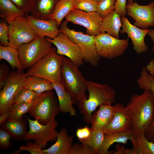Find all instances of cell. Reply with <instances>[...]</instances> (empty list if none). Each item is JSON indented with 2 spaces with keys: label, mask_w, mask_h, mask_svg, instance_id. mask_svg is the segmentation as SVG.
<instances>
[{
  "label": "cell",
  "mask_w": 154,
  "mask_h": 154,
  "mask_svg": "<svg viewBox=\"0 0 154 154\" xmlns=\"http://www.w3.org/2000/svg\"><path fill=\"white\" fill-rule=\"evenodd\" d=\"M97 2L94 0H76L74 9L87 12H96Z\"/></svg>",
  "instance_id": "obj_35"
},
{
  "label": "cell",
  "mask_w": 154,
  "mask_h": 154,
  "mask_svg": "<svg viewBox=\"0 0 154 154\" xmlns=\"http://www.w3.org/2000/svg\"><path fill=\"white\" fill-rule=\"evenodd\" d=\"M44 93H42L38 98L33 101L13 104L9 108L11 112V116L7 119H18L21 118L24 115L28 112L33 105L40 99Z\"/></svg>",
  "instance_id": "obj_30"
},
{
  "label": "cell",
  "mask_w": 154,
  "mask_h": 154,
  "mask_svg": "<svg viewBox=\"0 0 154 154\" xmlns=\"http://www.w3.org/2000/svg\"><path fill=\"white\" fill-rule=\"evenodd\" d=\"M52 47L50 52L29 68L23 77L33 76L44 79L52 83L61 82V69L63 56L58 54Z\"/></svg>",
  "instance_id": "obj_4"
},
{
  "label": "cell",
  "mask_w": 154,
  "mask_h": 154,
  "mask_svg": "<svg viewBox=\"0 0 154 154\" xmlns=\"http://www.w3.org/2000/svg\"><path fill=\"white\" fill-rule=\"evenodd\" d=\"M137 82L140 89L149 90L154 97V78L147 72L145 66L143 67Z\"/></svg>",
  "instance_id": "obj_32"
},
{
  "label": "cell",
  "mask_w": 154,
  "mask_h": 154,
  "mask_svg": "<svg viewBox=\"0 0 154 154\" xmlns=\"http://www.w3.org/2000/svg\"><path fill=\"white\" fill-rule=\"evenodd\" d=\"M111 104H104L99 106V109L91 116L90 123L92 129L102 130L111 121L114 109Z\"/></svg>",
  "instance_id": "obj_19"
},
{
  "label": "cell",
  "mask_w": 154,
  "mask_h": 154,
  "mask_svg": "<svg viewBox=\"0 0 154 154\" xmlns=\"http://www.w3.org/2000/svg\"><path fill=\"white\" fill-rule=\"evenodd\" d=\"M61 82L74 104H77L79 102L87 99V81L83 76L78 66L64 56L61 67Z\"/></svg>",
  "instance_id": "obj_3"
},
{
  "label": "cell",
  "mask_w": 154,
  "mask_h": 154,
  "mask_svg": "<svg viewBox=\"0 0 154 154\" xmlns=\"http://www.w3.org/2000/svg\"><path fill=\"white\" fill-rule=\"evenodd\" d=\"M42 94H38L31 90L24 88L17 93L13 101V104L33 101L40 97Z\"/></svg>",
  "instance_id": "obj_33"
},
{
  "label": "cell",
  "mask_w": 154,
  "mask_h": 154,
  "mask_svg": "<svg viewBox=\"0 0 154 154\" xmlns=\"http://www.w3.org/2000/svg\"><path fill=\"white\" fill-rule=\"evenodd\" d=\"M94 0L96 1H97V2H98V1H100V0Z\"/></svg>",
  "instance_id": "obj_49"
},
{
  "label": "cell",
  "mask_w": 154,
  "mask_h": 154,
  "mask_svg": "<svg viewBox=\"0 0 154 154\" xmlns=\"http://www.w3.org/2000/svg\"><path fill=\"white\" fill-rule=\"evenodd\" d=\"M60 0H33L31 15L39 19H49Z\"/></svg>",
  "instance_id": "obj_20"
},
{
  "label": "cell",
  "mask_w": 154,
  "mask_h": 154,
  "mask_svg": "<svg viewBox=\"0 0 154 154\" xmlns=\"http://www.w3.org/2000/svg\"><path fill=\"white\" fill-rule=\"evenodd\" d=\"M69 154H96L90 146L86 144L77 143L72 145Z\"/></svg>",
  "instance_id": "obj_37"
},
{
  "label": "cell",
  "mask_w": 154,
  "mask_h": 154,
  "mask_svg": "<svg viewBox=\"0 0 154 154\" xmlns=\"http://www.w3.org/2000/svg\"><path fill=\"white\" fill-rule=\"evenodd\" d=\"M27 15L10 0H0V16L8 23Z\"/></svg>",
  "instance_id": "obj_25"
},
{
  "label": "cell",
  "mask_w": 154,
  "mask_h": 154,
  "mask_svg": "<svg viewBox=\"0 0 154 154\" xmlns=\"http://www.w3.org/2000/svg\"><path fill=\"white\" fill-rule=\"evenodd\" d=\"M52 84L58 96L60 112L63 114L68 113L72 116H75L76 111L73 106L74 103L63 84L61 82Z\"/></svg>",
  "instance_id": "obj_23"
},
{
  "label": "cell",
  "mask_w": 154,
  "mask_h": 154,
  "mask_svg": "<svg viewBox=\"0 0 154 154\" xmlns=\"http://www.w3.org/2000/svg\"><path fill=\"white\" fill-rule=\"evenodd\" d=\"M25 116L28 120L29 130L24 135L23 141L33 140L42 149L46 148L48 142L56 141L58 133L56 128L58 123L56 119L47 124L42 125L36 120L30 119L26 115Z\"/></svg>",
  "instance_id": "obj_8"
},
{
  "label": "cell",
  "mask_w": 154,
  "mask_h": 154,
  "mask_svg": "<svg viewBox=\"0 0 154 154\" xmlns=\"http://www.w3.org/2000/svg\"><path fill=\"white\" fill-rule=\"evenodd\" d=\"M24 87L31 90L38 94L54 90L51 82L44 79L33 76L26 77Z\"/></svg>",
  "instance_id": "obj_27"
},
{
  "label": "cell",
  "mask_w": 154,
  "mask_h": 154,
  "mask_svg": "<svg viewBox=\"0 0 154 154\" xmlns=\"http://www.w3.org/2000/svg\"><path fill=\"white\" fill-rule=\"evenodd\" d=\"M27 119L23 117L18 119H7L0 124L1 127L9 133L14 141H20L27 131Z\"/></svg>",
  "instance_id": "obj_21"
},
{
  "label": "cell",
  "mask_w": 154,
  "mask_h": 154,
  "mask_svg": "<svg viewBox=\"0 0 154 154\" xmlns=\"http://www.w3.org/2000/svg\"><path fill=\"white\" fill-rule=\"evenodd\" d=\"M23 151H27L31 154H46L42 149L32 141L28 142L26 144L21 145L18 149L14 151L12 154H18Z\"/></svg>",
  "instance_id": "obj_36"
},
{
  "label": "cell",
  "mask_w": 154,
  "mask_h": 154,
  "mask_svg": "<svg viewBox=\"0 0 154 154\" xmlns=\"http://www.w3.org/2000/svg\"><path fill=\"white\" fill-rule=\"evenodd\" d=\"M68 22L66 20L61 23L59 26L60 31L66 35L72 41L78 45L84 61L92 66H97L101 57L96 50L94 41L95 36L70 29L67 26Z\"/></svg>",
  "instance_id": "obj_5"
},
{
  "label": "cell",
  "mask_w": 154,
  "mask_h": 154,
  "mask_svg": "<svg viewBox=\"0 0 154 154\" xmlns=\"http://www.w3.org/2000/svg\"><path fill=\"white\" fill-rule=\"evenodd\" d=\"M91 128L87 126L78 128L76 132V135L79 141L88 139L90 135Z\"/></svg>",
  "instance_id": "obj_43"
},
{
  "label": "cell",
  "mask_w": 154,
  "mask_h": 154,
  "mask_svg": "<svg viewBox=\"0 0 154 154\" xmlns=\"http://www.w3.org/2000/svg\"><path fill=\"white\" fill-rule=\"evenodd\" d=\"M122 28L120 33H126L128 38L131 40L133 49L138 54L144 53L148 50V47L145 42V38L149 29L139 28L131 24L128 19L125 17H121Z\"/></svg>",
  "instance_id": "obj_16"
},
{
  "label": "cell",
  "mask_w": 154,
  "mask_h": 154,
  "mask_svg": "<svg viewBox=\"0 0 154 154\" xmlns=\"http://www.w3.org/2000/svg\"><path fill=\"white\" fill-rule=\"evenodd\" d=\"M76 0H60L49 19L57 21L59 27L63 19L74 9Z\"/></svg>",
  "instance_id": "obj_29"
},
{
  "label": "cell",
  "mask_w": 154,
  "mask_h": 154,
  "mask_svg": "<svg viewBox=\"0 0 154 154\" xmlns=\"http://www.w3.org/2000/svg\"><path fill=\"white\" fill-rule=\"evenodd\" d=\"M127 0H116L114 10L121 17H125L126 14Z\"/></svg>",
  "instance_id": "obj_42"
},
{
  "label": "cell",
  "mask_w": 154,
  "mask_h": 154,
  "mask_svg": "<svg viewBox=\"0 0 154 154\" xmlns=\"http://www.w3.org/2000/svg\"><path fill=\"white\" fill-rule=\"evenodd\" d=\"M47 39L56 46L58 54L67 56L78 66L84 64L83 56L79 46L66 35L60 32L54 38Z\"/></svg>",
  "instance_id": "obj_14"
},
{
  "label": "cell",
  "mask_w": 154,
  "mask_h": 154,
  "mask_svg": "<svg viewBox=\"0 0 154 154\" xmlns=\"http://www.w3.org/2000/svg\"><path fill=\"white\" fill-rule=\"evenodd\" d=\"M60 112L58 98L52 90L44 92L40 99L31 107L28 113L39 123L45 125L55 120Z\"/></svg>",
  "instance_id": "obj_7"
},
{
  "label": "cell",
  "mask_w": 154,
  "mask_h": 154,
  "mask_svg": "<svg viewBox=\"0 0 154 154\" xmlns=\"http://www.w3.org/2000/svg\"><path fill=\"white\" fill-rule=\"evenodd\" d=\"M122 26L121 17L114 10L103 19L102 32H106L114 37L119 38V32Z\"/></svg>",
  "instance_id": "obj_24"
},
{
  "label": "cell",
  "mask_w": 154,
  "mask_h": 154,
  "mask_svg": "<svg viewBox=\"0 0 154 154\" xmlns=\"http://www.w3.org/2000/svg\"><path fill=\"white\" fill-rule=\"evenodd\" d=\"M24 73L17 70L10 72L0 92V115L9 109L17 93L24 88Z\"/></svg>",
  "instance_id": "obj_11"
},
{
  "label": "cell",
  "mask_w": 154,
  "mask_h": 154,
  "mask_svg": "<svg viewBox=\"0 0 154 154\" xmlns=\"http://www.w3.org/2000/svg\"><path fill=\"white\" fill-rule=\"evenodd\" d=\"M18 8L26 15L30 13L33 0H10Z\"/></svg>",
  "instance_id": "obj_39"
},
{
  "label": "cell",
  "mask_w": 154,
  "mask_h": 154,
  "mask_svg": "<svg viewBox=\"0 0 154 154\" xmlns=\"http://www.w3.org/2000/svg\"><path fill=\"white\" fill-rule=\"evenodd\" d=\"M29 24L39 37H55L60 32L57 21L55 20L38 19L28 14L26 15Z\"/></svg>",
  "instance_id": "obj_17"
},
{
  "label": "cell",
  "mask_w": 154,
  "mask_h": 154,
  "mask_svg": "<svg viewBox=\"0 0 154 154\" xmlns=\"http://www.w3.org/2000/svg\"><path fill=\"white\" fill-rule=\"evenodd\" d=\"M8 35L9 46L17 50L22 44L39 37L31 27L26 16L19 17L9 24Z\"/></svg>",
  "instance_id": "obj_10"
},
{
  "label": "cell",
  "mask_w": 154,
  "mask_h": 154,
  "mask_svg": "<svg viewBox=\"0 0 154 154\" xmlns=\"http://www.w3.org/2000/svg\"><path fill=\"white\" fill-rule=\"evenodd\" d=\"M65 18L69 22L85 27L87 35L96 36L102 32L103 19L96 12H87L74 9Z\"/></svg>",
  "instance_id": "obj_12"
},
{
  "label": "cell",
  "mask_w": 154,
  "mask_h": 154,
  "mask_svg": "<svg viewBox=\"0 0 154 154\" xmlns=\"http://www.w3.org/2000/svg\"><path fill=\"white\" fill-rule=\"evenodd\" d=\"M12 138L9 133L1 127L0 128V147L3 150H7L13 146V143L10 141Z\"/></svg>",
  "instance_id": "obj_38"
},
{
  "label": "cell",
  "mask_w": 154,
  "mask_h": 154,
  "mask_svg": "<svg viewBox=\"0 0 154 154\" xmlns=\"http://www.w3.org/2000/svg\"><path fill=\"white\" fill-rule=\"evenodd\" d=\"M116 0H100L97 2L96 12L104 19L114 10Z\"/></svg>",
  "instance_id": "obj_34"
},
{
  "label": "cell",
  "mask_w": 154,
  "mask_h": 154,
  "mask_svg": "<svg viewBox=\"0 0 154 154\" xmlns=\"http://www.w3.org/2000/svg\"><path fill=\"white\" fill-rule=\"evenodd\" d=\"M73 140V135L69 136L66 129L62 128L58 132L55 143L43 151L46 154H69Z\"/></svg>",
  "instance_id": "obj_18"
},
{
  "label": "cell",
  "mask_w": 154,
  "mask_h": 154,
  "mask_svg": "<svg viewBox=\"0 0 154 154\" xmlns=\"http://www.w3.org/2000/svg\"><path fill=\"white\" fill-rule=\"evenodd\" d=\"M113 106V117L110 123L102 129L104 133L110 134L132 130V120L125 106L119 103Z\"/></svg>",
  "instance_id": "obj_15"
},
{
  "label": "cell",
  "mask_w": 154,
  "mask_h": 154,
  "mask_svg": "<svg viewBox=\"0 0 154 154\" xmlns=\"http://www.w3.org/2000/svg\"><path fill=\"white\" fill-rule=\"evenodd\" d=\"M87 90L89 97L79 102L77 105L80 113L87 124H90L92 113L100 106L114 103L116 92L112 87L106 84L87 81Z\"/></svg>",
  "instance_id": "obj_2"
},
{
  "label": "cell",
  "mask_w": 154,
  "mask_h": 154,
  "mask_svg": "<svg viewBox=\"0 0 154 154\" xmlns=\"http://www.w3.org/2000/svg\"><path fill=\"white\" fill-rule=\"evenodd\" d=\"M0 42L1 45H9L8 35V26L3 21L0 23Z\"/></svg>",
  "instance_id": "obj_40"
},
{
  "label": "cell",
  "mask_w": 154,
  "mask_h": 154,
  "mask_svg": "<svg viewBox=\"0 0 154 154\" xmlns=\"http://www.w3.org/2000/svg\"><path fill=\"white\" fill-rule=\"evenodd\" d=\"M10 72L9 66L4 63L0 66V89L1 90L8 78Z\"/></svg>",
  "instance_id": "obj_41"
},
{
  "label": "cell",
  "mask_w": 154,
  "mask_h": 154,
  "mask_svg": "<svg viewBox=\"0 0 154 154\" xmlns=\"http://www.w3.org/2000/svg\"><path fill=\"white\" fill-rule=\"evenodd\" d=\"M127 14L135 20L134 25L142 29L154 26V1L142 5L133 2L126 5Z\"/></svg>",
  "instance_id": "obj_13"
},
{
  "label": "cell",
  "mask_w": 154,
  "mask_h": 154,
  "mask_svg": "<svg viewBox=\"0 0 154 154\" xmlns=\"http://www.w3.org/2000/svg\"><path fill=\"white\" fill-rule=\"evenodd\" d=\"M147 35L150 37L152 41V50L154 52V29H149Z\"/></svg>",
  "instance_id": "obj_47"
},
{
  "label": "cell",
  "mask_w": 154,
  "mask_h": 154,
  "mask_svg": "<svg viewBox=\"0 0 154 154\" xmlns=\"http://www.w3.org/2000/svg\"><path fill=\"white\" fill-rule=\"evenodd\" d=\"M94 41L97 51L101 57L113 59L125 52L128 48L129 39H119L102 32L95 36Z\"/></svg>",
  "instance_id": "obj_9"
},
{
  "label": "cell",
  "mask_w": 154,
  "mask_h": 154,
  "mask_svg": "<svg viewBox=\"0 0 154 154\" xmlns=\"http://www.w3.org/2000/svg\"><path fill=\"white\" fill-rule=\"evenodd\" d=\"M131 141L135 154H154V143L148 140L144 133L133 132Z\"/></svg>",
  "instance_id": "obj_26"
},
{
  "label": "cell",
  "mask_w": 154,
  "mask_h": 154,
  "mask_svg": "<svg viewBox=\"0 0 154 154\" xmlns=\"http://www.w3.org/2000/svg\"><path fill=\"white\" fill-rule=\"evenodd\" d=\"M132 121L135 133H144L150 125L154 115V97L149 90L132 95L126 106Z\"/></svg>",
  "instance_id": "obj_1"
},
{
  "label": "cell",
  "mask_w": 154,
  "mask_h": 154,
  "mask_svg": "<svg viewBox=\"0 0 154 154\" xmlns=\"http://www.w3.org/2000/svg\"><path fill=\"white\" fill-rule=\"evenodd\" d=\"M133 133V131L131 130L128 131L110 134L104 133V140L98 154H114L115 151H108L111 145L115 143L126 144L128 140H131Z\"/></svg>",
  "instance_id": "obj_22"
},
{
  "label": "cell",
  "mask_w": 154,
  "mask_h": 154,
  "mask_svg": "<svg viewBox=\"0 0 154 154\" xmlns=\"http://www.w3.org/2000/svg\"><path fill=\"white\" fill-rule=\"evenodd\" d=\"M145 134L148 140L154 143V115L150 125L145 131Z\"/></svg>",
  "instance_id": "obj_44"
},
{
  "label": "cell",
  "mask_w": 154,
  "mask_h": 154,
  "mask_svg": "<svg viewBox=\"0 0 154 154\" xmlns=\"http://www.w3.org/2000/svg\"><path fill=\"white\" fill-rule=\"evenodd\" d=\"M91 129V133L89 138L80 142L88 145L92 148L96 154H98L104 140V133L102 130Z\"/></svg>",
  "instance_id": "obj_31"
},
{
  "label": "cell",
  "mask_w": 154,
  "mask_h": 154,
  "mask_svg": "<svg viewBox=\"0 0 154 154\" xmlns=\"http://www.w3.org/2000/svg\"><path fill=\"white\" fill-rule=\"evenodd\" d=\"M11 112L9 109L5 112L0 115V124L6 121L11 116Z\"/></svg>",
  "instance_id": "obj_46"
},
{
  "label": "cell",
  "mask_w": 154,
  "mask_h": 154,
  "mask_svg": "<svg viewBox=\"0 0 154 154\" xmlns=\"http://www.w3.org/2000/svg\"><path fill=\"white\" fill-rule=\"evenodd\" d=\"M127 0L128 1V3H131L133 2V0Z\"/></svg>",
  "instance_id": "obj_48"
},
{
  "label": "cell",
  "mask_w": 154,
  "mask_h": 154,
  "mask_svg": "<svg viewBox=\"0 0 154 154\" xmlns=\"http://www.w3.org/2000/svg\"><path fill=\"white\" fill-rule=\"evenodd\" d=\"M145 67L147 72L154 78V58L151 59Z\"/></svg>",
  "instance_id": "obj_45"
},
{
  "label": "cell",
  "mask_w": 154,
  "mask_h": 154,
  "mask_svg": "<svg viewBox=\"0 0 154 154\" xmlns=\"http://www.w3.org/2000/svg\"><path fill=\"white\" fill-rule=\"evenodd\" d=\"M0 59L8 62L13 69H17L19 71L24 69L19 58L18 50L10 46L0 45Z\"/></svg>",
  "instance_id": "obj_28"
},
{
  "label": "cell",
  "mask_w": 154,
  "mask_h": 154,
  "mask_svg": "<svg viewBox=\"0 0 154 154\" xmlns=\"http://www.w3.org/2000/svg\"><path fill=\"white\" fill-rule=\"evenodd\" d=\"M52 44L46 37H38L21 45L18 51L24 69H28L48 54L52 49Z\"/></svg>",
  "instance_id": "obj_6"
}]
</instances>
